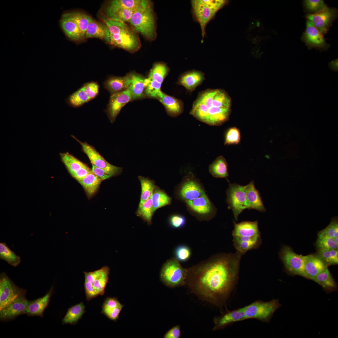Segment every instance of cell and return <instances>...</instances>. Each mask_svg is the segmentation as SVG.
<instances>
[{"instance_id": "cell-1", "label": "cell", "mask_w": 338, "mask_h": 338, "mask_svg": "<svg viewBox=\"0 0 338 338\" xmlns=\"http://www.w3.org/2000/svg\"><path fill=\"white\" fill-rule=\"evenodd\" d=\"M243 255L217 254L187 268L186 285L200 300L221 308L236 284Z\"/></svg>"}, {"instance_id": "cell-2", "label": "cell", "mask_w": 338, "mask_h": 338, "mask_svg": "<svg viewBox=\"0 0 338 338\" xmlns=\"http://www.w3.org/2000/svg\"><path fill=\"white\" fill-rule=\"evenodd\" d=\"M110 272V269L106 266L95 271L84 272V288L87 301L104 294Z\"/></svg>"}, {"instance_id": "cell-3", "label": "cell", "mask_w": 338, "mask_h": 338, "mask_svg": "<svg viewBox=\"0 0 338 338\" xmlns=\"http://www.w3.org/2000/svg\"><path fill=\"white\" fill-rule=\"evenodd\" d=\"M187 272V269L184 268L175 258L173 257L163 265L160 272V279L168 287L182 286L186 285Z\"/></svg>"}, {"instance_id": "cell-4", "label": "cell", "mask_w": 338, "mask_h": 338, "mask_svg": "<svg viewBox=\"0 0 338 338\" xmlns=\"http://www.w3.org/2000/svg\"><path fill=\"white\" fill-rule=\"evenodd\" d=\"M133 29L150 40L156 36L152 4L150 3L144 10L134 13L129 22Z\"/></svg>"}, {"instance_id": "cell-5", "label": "cell", "mask_w": 338, "mask_h": 338, "mask_svg": "<svg viewBox=\"0 0 338 338\" xmlns=\"http://www.w3.org/2000/svg\"><path fill=\"white\" fill-rule=\"evenodd\" d=\"M281 306L277 299L268 302L258 300L243 308L247 319H254L269 322L274 312Z\"/></svg>"}, {"instance_id": "cell-6", "label": "cell", "mask_w": 338, "mask_h": 338, "mask_svg": "<svg viewBox=\"0 0 338 338\" xmlns=\"http://www.w3.org/2000/svg\"><path fill=\"white\" fill-rule=\"evenodd\" d=\"M192 13L195 20L199 24L202 38L206 35V28L219 9L206 0L191 1Z\"/></svg>"}, {"instance_id": "cell-7", "label": "cell", "mask_w": 338, "mask_h": 338, "mask_svg": "<svg viewBox=\"0 0 338 338\" xmlns=\"http://www.w3.org/2000/svg\"><path fill=\"white\" fill-rule=\"evenodd\" d=\"M226 193L227 202L237 221L239 214L246 209V192L244 186L230 183Z\"/></svg>"}, {"instance_id": "cell-8", "label": "cell", "mask_w": 338, "mask_h": 338, "mask_svg": "<svg viewBox=\"0 0 338 338\" xmlns=\"http://www.w3.org/2000/svg\"><path fill=\"white\" fill-rule=\"evenodd\" d=\"M280 257L286 269L291 274L302 276L304 264V256L297 254L287 246H283Z\"/></svg>"}, {"instance_id": "cell-9", "label": "cell", "mask_w": 338, "mask_h": 338, "mask_svg": "<svg viewBox=\"0 0 338 338\" xmlns=\"http://www.w3.org/2000/svg\"><path fill=\"white\" fill-rule=\"evenodd\" d=\"M337 16L336 9L326 6L320 11L315 13L308 14L306 17L323 34L327 33L332 22Z\"/></svg>"}, {"instance_id": "cell-10", "label": "cell", "mask_w": 338, "mask_h": 338, "mask_svg": "<svg viewBox=\"0 0 338 338\" xmlns=\"http://www.w3.org/2000/svg\"><path fill=\"white\" fill-rule=\"evenodd\" d=\"M26 291L23 290L11 303L0 310L1 320L13 319L22 314H25L29 302L25 297Z\"/></svg>"}, {"instance_id": "cell-11", "label": "cell", "mask_w": 338, "mask_h": 338, "mask_svg": "<svg viewBox=\"0 0 338 338\" xmlns=\"http://www.w3.org/2000/svg\"><path fill=\"white\" fill-rule=\"evenodd\" d=\"M24 289L17 286L6 273L0 276V310L13 301Z\"/></svg>"}, {"instance_id": "cell-12", "label": "cell", "mask_w": 338, "mask_h": 338, "mask_svg": "<svg viewBox=\"0 0 338 338\" xmlns=\"http://www.w3.org/2000/svg\"><path fill=\"white\" fill-rule=\"evenodd\" d=\"M186 202L190 210L200 219H209L215 214L214 208L205 193L197 198Z\"/></svg>"}, {"instance_id": "cell-13", "label": "cell", "mask_w": 338, "mask_h": 338, "mask_svg": "<svg viewBox=\"0 0 338 338\" xmlns=\"http://www.w3.org/2000/svg\"><path fill=\"white\" fill-rule=\"evenodd\" d=\"M302 39L310 49L315 48L325 49L330 47V45L326 42L323 34L308 20H307L306 28Z\"/></svg>"}, {"instance_id": "cell-14", "label": "cell", "mask_w": 338, "mask_h": 338, "mask_svg": "<svg viewBox=\"0 0 338 338\" xmlns=\"http://www.w3.org/2000/svg\"><path fill=\"white\" fill-rule=\"evenodd\" d=\"M133 100L132 95L128 89L111 95L107 110L108 115L111 122L115 121L122 107Z\"/></svg>"}, {"instance_id": "cell-15", "label": "cell", "mask_w": 338, "mask_h": 338, "mask_svg": "<svg viewBox=\"0 0 338 338\" xmlns=\"http://www.w3.org/2000/svg\"><path fill=\"white\" fill-rule=\"evenodd\" d=\"M243 307L226 312L213 319L214 326L213 331H216L225 328L237 322L246 320Z\"/></svg>"}, {"instance_id": "cell-16", "label": "cell", "mask_w": 338, "mask_h": 338, "mask_svg": "<svg viewBox=\"0 0 338 338\" xmlns=\"http://www.w3.org/2000/svg\"><path fill=\"white\" fill-rule=\"evenodd\" d=\"M327 267L317 255L304 256L302 276L313 280L318 274L327 268Z\"/></svg>"}, {"instance_id": "cell-17", "label": "cell", "mask_w": 338, "mask_h": 338, "mask_svg": "<svg viewBox=\"0 0 338 338\" xmlns=\"http://www.w3.org/2000/svg\"><path fill=\"white\" fill-rule=\"evenodd\" d=\"M61 28L66 36L75 41L84 38L79 28L70 13L63 14L60 19Z\"/></svg>"}, {"instance_id": "cell-18", "label": "cell", "mask_w": 338, "mask_h": 338, "mask_svg": "<svg viewBox=\"0 0 338 338\" xmlns=\"http://www.w3.org/2000/svg\"><path fill=\"white\" fill-rule=\"evenodd\" d=\"M133 79V73L128 74L123 77H111L104 82V87L112 95L127 89Z\"/></svg>"}, {"instance_id": "cell-19", "label": "cell", "mask_w": 338, "mask_h": 338, "mask_svg": "<svg viewBox=\"0 0 338 338\" xmlns=\"http://www.w3.org/2000/svg\"><path fill=\"white\" fill-rule=\"evenodd\" d=\"M205 193L200 185L196 181L187 179L182 185L179 194L186 202L192 200Z\"/></svg>"}, {"instance_id": "cell-20", "label": "cell", "mask_w": 338, "mask_h": 338, "mask_svg": "<svg viewBox=\"0 0 338 338\" xmlns=\"http://www.w3.org/2000/svg\"><path fill=\"white\" fill-rule=\"evenodd\" d=\"M246 192V209H254L261 212L266 210L263 203L258 191L256 188L253 181L244 186Z\"/></svg>"}, {"instance_id": "cell-21", "label": "cell", "mask_w": 338, "mask_h": 338, "mask_svg": "<svg viewBox=\"0 0 338 338\" xmlns=\"http://www.w3.org/2000/svg\"><path fill=\"white\" fill-rule=\"evenodd\" d=\"M164 106L167 114L172 117H176L183 111V105L180 101L168 95L161 90L157 99Z\"/></svg>"}, {"instance_id": "cell-22", "label": "cell", "mask_w": 338, "mask_h": 338, "mask_svg": "<svg viewBox=\"0 0 338 338\" xmlns=\"http://www.w3.org/2000/svg\"><path fill=\"white\" fill-rule=\"evenodd\" d=\"M233 245L237 251L243 255L249 250L258 248L261 244L260 236L253 237L233 236Z\"/></svg>"}, {"instance_id": "cell-23", "label": "cell", "mask_w": 338, "mask_h": 338, "mask_svg": "<svg viewBox=\"0 0 338 338\" xmlns=\"http://www.w3.org/2000/svg\"><path fill=\"white\" fill-rule=\"evenodd\" d=\"M258 221H243L235 223L233 231V236L253 237L260 236Z\"/></svg>"}, {"instance_id": "cell-24", "label": "cell", "mask_w": 338, "mask_h": 338, "mask_svg": "<svg viewBox=\"0 0 338 338\" xmlns=\"http://www.w3.org/2000/svg\"><path fill=\"white\" fill-rule=\"evenodd\" d=\"M123 306L117 298L107 297L102 306L101 313L109 319L116 321Z\"/></svg>"}, {"instance_id": "cell-25", "label": "cell", "mask_w": 338, "mask_h": 338, "mask_svg": "<svg viewBox=\"0 0 338 338\" xmlns=\"http://www.w3.org/2000/svg\"><path fill=\"white\" fill-rule=\"evenodd\" d=\"M53 291L52 287L44 296L34 300L29 301L25 314L28 316H43L44 312L48 305Z\"/></svg>"}, {"instance_id": "cell-26", "label": "cell", "mask_w": 338, "mask_h": 338, "mask_svg": "<svg viewBox=\"0 0 338 338\" xmlns=\"http://www.w3.org/2000/svg\"><path fill=\"white\" fill-rule=\"evenodd\" d=\"M82 146L84 152L90 160L92 166L100 168L112 167L114 165L108 162L92 146L86 142H83L76 139Z\"/></svg>"}, {"instance_id": "cell-27", "label": "cell", "mask_w": 338, "mask_h": 338, "mask_svg": "<svg viewBox=\"0 0 338 338\" xmlns=\"http://www.w3.org/2000/svg\"><path fill=\"white\" fill-rule=\"evenodd\" d=\"M204 79L202 72L192 70L182 75L179 78L178 84L183 86L188 90L192 91L201 84Z\"/></svg>"}, {"instance_id": "cell-28", "label": "cell", "mask_w": 338, "mask_h": 338, "mask_svg": "<svg viewBox=\"0 0 338 338\" xmlns=\"http://www.w3.org/2000/svg\"><path fill=\"white\" fill-rule=\"evenodd\" d=\"M133 80L127 89L131 93L133 100L142 98L145 96L144 90L148 83L149 79L133 73Z\"/></svg>"}, {"instance_id": "cell-29", "label": "cell", "mask_w": 338, "mask_h": 338, "mask_svg": "<svg viewBox=\"0 0 338 338\" xmlns=\"http://www.w3.org/2000/svg\"><path fill=\"white\" fill-rule=\"evenodd\" d=\"M85 37L104 39L109 43L110 42V33L106 25L93 19L87 28Z\"/></svg>"}, {"instance_id": "cell-30", "label": "cell", "mask_w": 338, "mask_h": 338, "mask_svg": "<svg viewBox=\"0 0 338 338\" xmlns=\"http://www.w3.org/2000/svg\"><path fill=\"white\" fill-rule=\"evenodd\" d=\"M150 2L146 0H114L108 5L127 9L135 12L144 10Z\"/></svg>"}, {"instance_id": "cell-31", "label": "cell", "mask_w": 338, "mask_h": 338, "mask_svg": "<svg viewBox=\"0 0 338 338\" xmlns=\"http://www.w3.org/2000/svg\"><path fill=\"white\" fill-rule=\"evenodd\" d=\"M135 12L129 9L108 5L105 9L106 16L112 19L125 23L129 22Z\"/></svg>"}, {"instance_id": "cell-32", "label": "cell", "mask_w": 338, "mask_h": 338, "mask_svg": "<svg viewBox=\"0 0 338 338\" xmlns=\"http://www.w3.org/2000/svg\"><path fill=\"white\" fill-rule=\"evenodd\" d=\"M85 307L82 302L71 307L62 320V324L76 325L85 312Z\"/></svg>"}, {"instance_id": "cell-33", "label": "cell", "mask_w": 338, "mask_h": 338, "mask_svg": "<svg viewBox=\"0 0 338 338\" xmlns=\"http://www.w3.org/2000/svg\"><path fill=\"white\" fill-rule=\"evenodd\" d=\"M102 181L92 171L78 182L84 189L87 196L90 197L96 192Z\"/></svg>"}, {"instance_id": "cell-34", "label": "cell", "mask_w": 338, "mask_h": 338, "mask_svg": "<svg viewBox=\"0 0 338 338\" xmlns=\"http://www.w3.org/2000/svg\"><path fill=\"white\" fill-rule=\"evenodd\" d=\"M313 280L327 292H332L337 289V284L327 268L318 274Z\"/></svg>"}, {"instance_id": "cell-35", "label": "cell", "mask_w": 338, "mask_h": 338, "mask_svg": "<svg viewBox=\"0 0 338 338\" xmlns=\"http://www.w3.org/2000/svg\"><path fill=\"white\" fill-rule=\"evenodd\" d=\"M209 170L210 173L215 177L226 178L228 176V164L223 156L218 157L210 165Z\"/></svg>"}, {"instance_id": "cell-36", "label": "cell", "mask_w": 338, "mask_h": 338, "mask_svg": "<svg viewBox=\"0 0 338 338\" xmlns=\"http://www.w3.org/2000/svg\"><path fill=\"white\" fill-rule=\"evenodd\" d=\"M0 259L14 267L18 266L21 261L20 257L3 242L0 243Z\"/></svg>"}, {"instance_id": "cell-37", "label": "cell", "mask_w": 338, "mask_h": 338, "mask_svg": "<svg viewBox=\"0 0 338 338\" xmlns=\"http://www.w3.org/2000/svg\"><path fill=\"white\" fill-rule=\"evenodd\" d=\"M151 198L154 213L159 208L169 205L171 201V198L166 193L156 187L154 190Z\"/></svg>"}, {"instance_id": "cell-38", "label": "cell", "mask_w": 338, "mask_h": 338, "mask_svg": "<svg viewBox=\"0 0 338 338\" xmlns=\"http://www.w3.org/2000/svg\"><path fill=\"white\" fill-rule=\"evenodd\" d=\"M62 161L71 176L85 165L68 152L60 154Z\"/></svg>"}, {"instance_id": "cell-39", "label": "cell", "mask_w": 338, "mask_h": 338, "mask_svg": "<svg viewBox=\"0 0 338 338\" xmlns=\"http://www.w3.org/2000/svg\"><path fill=\"white\" fill-rule=\"evenodd\" d=\"M169 71L166 64L162 62L157 63L153 65L148 77L161 84Z\"/></svg>"}, {"instance_id": "cell-40", "label": "cell", "mask_w": 338, "mask_h": 338, "mask_svg": "<svg viewBox=\"0 0 338 338\" xmlns=\"http://www.w3.org/2000/svg\"><path fill=\"white\" fill-rule=\"evenodd\" d=\"M154 213L151 197L143 203L139 204L136 212L137 216L149 225L152 223V218Z\"/></svg>"}, {"instance_id": "cell-41", "label": "cell", "mask_w": 338, "mask_h": 338, "mask_svg": "<svg viewBox=\"0 0 338 338\" xmlns=\"http://www.w3.org/2000/svg\"><path fill=\"white\" fill-rule=\"evenodd\" d=\"M138 177L141 187L139 204H142L151 197L155 186L153 181L148 178L141 176H139Z\"/></svg>"}, {"instance_id": "cell-42", "label": "cell", "mask_w": 338, "mask_h": 338, "mask_svg": "<svg viewBox=\"0 0 338 338\" xmlns=\"http://www.w3.org/2000/svg\"><path fill=\"white\" fill-rule=\"evenodd\" d=\"M90 100L83 86L77 91L70 95L67 98V102L71 106H80Z\"/></svg>"}, {"instance_id": "cell-43", "label": "cell", "mask_w": 338, "mask_h": 338, "mask_svg": "<svg viewBox=\"0 0 338 338\" xmlns=\"http://www.w3.org/2000/svg\"><path fill=\"white\" fill-rule=\"evenodd\" d=\"M317 255L327 266L338 264V249H318Z\"/></svg>"}, {"instance_id": "cell-44", "label": "cell", "mask_w": 338, "mask_h": 338, "mask_svg": "<svg viewBox=\"0 0 338 338\" xmlns=\"http://www.w3.org/2000/svg\"><path fill=\"white\" fill-rule=\"evenodd\" d=\"M70 13L76 22L84 38L87 28L93 19L90 16L84 13L80 12Z\"/></svg>"}, {"instance_id": "cell-45", "label": "cell", "mask_w": 338, "mask_h": 338, "mask_svg": "<svg viewBox=\"0 0 338 338\" xmlns=\"http://www.w3.org/2000/svg\"><path fill=\"white\" fill-rule=\"evenodd\" d=\"M122 168L114 166L106 168H100L92 166V171L102 180L109 178L120 173Z\"/></svg>"}, {"instance_id": "cell-46", "label": "cell", "mask_w": 338, "mask_h": 338, "mask_svg": "<svg viewBox=\"0 0 338 338\" xmlns=\"http://www.w3.org/2000/svg\"><path fill=\"white\" fill-rule=\"evenodd\" d=\"M316 246L318 249H338V244L335 242L334 239L325 235L318 236Z\"/></svg>"}, {"instance_id": "cell-47", "label": "cell", "mask_w": 338, "mask_h": 338, "mask_svg": "<svg viewBox=\"0 0 338 338\" xmlns=\"http://www.w3.org/2000/svg\"><path fill=\"white\" fill-rule=\"evenodd\" d=\"M149 82L144 90V95L150 98L157 99L161 84L148 77Z\"/></svg>"}, {"instance_id": "cell-48", "label": "cell", "mask_w": 338, "mask_h": 338, "mask_svg": "<svg viewBox=\"0 0 338 338\" xmlns=\"http://www.w3.org/2000/svg\"><path fill=\"white\" fill-rule=\"evenodd\" d=\"M175 257L179 262L188 260L191 255L190 248L187 246L182 244L177 246L174 251Z\"/></svg>"}, {"instance_id": "cell-49", "label": "cell", "mask_w": 338, "mask_h": 338, "mask_svg": "<svg viewBox=\"0 0 338 338\" xmlns=\"http://www.w3.org/2000/svg\"><path fill=\"white\" fill-rule=\"evenodd\" d=\"M325 235L334 238L338 237V222L337 218H333L330 224L325 229L319 232L318 236Z\"/></svg>"}, {"instance_id": "cell-50", "label": "cell", "mask_w": 338, "mask_h": 338, "mask_svg": "<svg viewBox=\"0 0 338 338\" xmlns=\"http://www.w3.org/2000/svg\"><path fill=\"white\" fill-rule=\"evenodd\" d=\"M240 134L239 130L235 127L229 128L227 131L225 135L224 144L225 145L237 144L240 142Z\"/></svg>"}, {"instance_id": "cell-51", "label": "cell", "mask_w": 338, "mask_h": 338, "mask_svg": "<svg viewBox=\"0 0 338 338\" xmlns=\"http://www.w3.org/2000/svg\"><path fill=\"white\" fill-rule=\"evenodd\" d=\"M304 6L309 12L317 13L325 8L326 6L322 0H305L303 1Z\"/></svg>"}, {"instance_id": "cell-52", "label": "cell", "mask_w": 338, "mask_h": 338, "mask_svg": "<svg viewBox=\"0 0 338 338\" xmlns=\"http://www.w3.org/2000/svg\"><path fill=\"white\" fill-rule=\"evenodd\" d=\"M84 90L90 100L93 99L99 93V86L95 82H91L86 83L83 86Z\"/></svg>"}, {"instance_id": "cell-53", "label": "cell", "mask_w": 338, "mask_h": 338, "mask_svg": "<svg viewBox=\"0 0 338 338\" xmlns=\"http://www.w3.org/2000/svg\"><path fill=\"white\" fill-rule=\"evenodd\" d=\"M185 222V218L183 216L178 215L171 216L169 220L171 226L175 228H180L183 227Z\"/></svg>"}, {"instance_id": "cell-54", "label": "cell", "mask_w": 338, "mask_h": 338, "mask_svg": "<svg viewBox=\"0 0 338 338\" xmlns=\"http://www.w3.org/2000/svg\"><path fill=\"white\" fill-rule=\"evenodd\" d=\"M92 172L91 170L86 165L77 171L72 176L78 181L80 180Z\"/></svg>"}, {"instance_id": "cell-55", "label": "cell", "mask_w": 338, "mask_h": 338, "mask_svg": "<svg viewBox=\"0 0 338 338\" xmlns=\"http://www.w3.org/2000/svg\"><path fill=\"white\" fill-rule=\"evenodd\" d=\"M181 336L180 325H176L169 330L165 334L164 338H179Z\"/></svg>"}, {"instance_id": "cell-56", "label": "cell", "mask_w": 338, "mask_h": 338, "mask_svg": "<svg viewBox=\"0 0 338 338\" xmlns=\"http://www.w3.org/2000/svg\"><path fill=\"white\" fill-rule=\"evenodd\" d=\"M328 65L331 70L338 71V59L333 60Z\"/></svg>"}, {"instance_id": "cell-57", "label": "cell", "mask_w": 338, "mask_h": 338, "mask_svg": "<svg viewBox=\"0 0 338 338\" xmlns=\"http://www.w3.org/2000/svg\"><path fill=\"white\" fill-rule=\"evenodd\" d=\"M334 241L337 244H338V237L335 238H334Z\"/></svg>"}]
</instances>
